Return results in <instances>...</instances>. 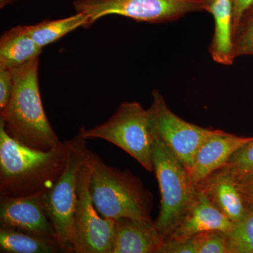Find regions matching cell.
I'll list each match as a JSON object with an SVG mask.
<instances>
[{
	"label": "cell",
	"instance_id": "cell-11",
	"mask_svg": "<svg viewBox=\"0 0 253 253\" xmlns=\"http://www.w3.org/2000/svg\"><path fill=\"white\" fill-rule=\"evenodd\" d=\"M253 137H243L221 130H215L200 147L190 168V179L195 186L212 173L225 166L237 150L252 141Z\"/></svg>",
	"mask_w": 253,
	"mask_h": 253
},
{
	"label": "cell",
	"instance_id": "cell-15",
	"mask_svg": "<svg viewBox=\"0 0 253 253\" xmlns=\"http://www.w3.org/2000/svg\"><path fill=\"white\" fill-rule=\"evenodd\" d=\"M206 11L214 18V31L210 46L213 60L219 64H232L236 59L234 51L233 5L231 0H214Z\"/></svg>",
	"mask_w": 253,
	"mask_h": 253
},
{
	"label": "cell",
	"instance_id": "cell-27",
	"mask_svg": "<svg viewBox=\"0 0 253 253\" xmlns=\"http://www.w3.org/2000/svg\"><path fill=\"white\" fill-rule=\"evenodd\" d=\"M16 1H17V0H0V8L2 9V8H4L5 6H8V5L16 2Z\"/></svg>",
	"mask_w": 253,
	"mask_h": 253
},
{
	"label": "cell",
	"instance_id": "cell-3",
	"mask_svg": "<svg viewBox=\"0 0 253 253\" xmlns=\"http://www.w3.org/2000/svg\"><path fill=\"white\" fill-rule=\"evenodd\" d=\"M89 156V190L101 217L115 220L121 217L151 219V194L144 189L140 179L129 171L107 166L91 151Z\"/></svg>",
	"mask_w": 253,
	"mask_h": 253
},
{
	"label": "cell",
	"instance_id": "cell-13",
	"mask_svg": "<svg viewBox=\"0 0 253 253\" xmlns=\"http://www.w3.org/2000/svg\"><path fill=\"white\" fill-rule=\"evenodd\" d=\"M163 240L151 219L119 218L115 221L113 253H156Z\"/></svg>",
	"mask_w": 253,
	"mask_h": 253
},
{
	"label": "cell",
	"instance_id": "cell-5",
	"mask_svg": "<svg viewBox=\"0 0 253 253\" xmlns=\"http://www.w3.org/2000/svg\"><path fill=\"white\" fill-rule=\"evenodd\" d=\"M153 163L161 196V209L155 224L165 239L191 206L196 186L179 158L162 141L155 137Z\"/></svg>",
	"mask_w": 253,
	"mask_h": 253
},
{
	"label": "cell",
	"instance_id": "cell-25",
	"mask_svg": "<svg viewBox=\"0 0 253 253\" xmlns=\"http://www.w3.org/2000/svg\"><path fill=\"white\" fill-rule=\"evenodd\" d=\"M236 184L246 204L253 206V173L236 178Z\"/></svg>",
	"mask_w": 253,
	"mask_h": 253
},
{
	"label": "cell",
	"instance_id": "cell-18",
	"mask_svg": "<svg viewBox=\"0 0 253 253\" xmlns=\"http://www.w3.org/2000/svg\"><path fill=\"white\" fill-rule=\"evenodd\" d=\"M0 252L6 253H64L59 244L7 228H0Z\"/></svg>",
	"mask_w": 253,
	"mask_h": 253
},
{
	"label": "cell",
	"instance_id": "cell-14",
	"mask_svg": "<svg viewBox=\"0 0 253 253\" xmlns=\"http://www.w3.org/2000/svg\"><path fill=\"white\" fill-rule=\"evenodd\" d=\"M196 187L233 223L241 220L246 214L249 205L236 186L235 176L229 171L218 169Z\"/></svg>",
	"mask_w": 253,
	"mask_h": 253
},
{
	"label": "cell",
	"instance_id": "cell-26",
	"mask_svg": "<svg viewBox=\"0 0 253 253\" xmlns=\"http://www.w3.org/2000/svg\"><path fill=\"white\" fill-rule=\"evenodd\" d=\"M233 5V31L236 29L241 18L253 6V0H231Z\"/></svg>",
	"mask_w": 253,
	"mask_h": 253
},
{
	"label": "cell",
	"instance_id": "cell-4",
	"mask_svg": "<svg viewBox=\"0 0 253 253\" xmlns=\"http://www.w3.org/2000/svg\"><path fill=\"white\" fill-rule=\"evenodd\" d=\"M79 132L84 139H101L116 145L134 158L149 172H154V136L147 109L138 102H124L102 124Z\"/></svg>",
	"mask_w": 253,
	"mask_h": 253
},
{
	"label": "cell",
	"instance_id": "cell-21",
	"mask_svg": "<svg viewBox=\"0 0 253 253\" xmlns=\"http://www.w3.org/2000/svg\"><path fill=\"white\" fill-rule=\"evenodd\" d=\"M191 239L196 253H229L227 234L224 231H206Z\"/></svg>",
	"mask_w": 253,
	"mask_h": 253
},
{
	"label": "cell",
	"instance_id": "cell-28",
	"mask_svg": "<svg viewBox=\"0 0 253 253\" xmlns=\"http://www.w3.org/2000/svg\"><path fill=\"white\" fill-rule=\"evenodd\" d=\"M214 1V0H206V4H207V6L208 4H211V2H212V1ZM207 8V7H206Z\"/></svg>",
	"mask_w": 253,
	"mask_h": 253
},
{
	"label": "cell",
	"instance_id": "cell-23",
	"mask_svg": "<svg viewBox=\"0 0 253 253\" xmlns=\"http://www.w3.org/2000/svg\"><path fill=\"white\" fill-rule=\"evenodd\" d=\"M14 90V80L9 68L0 66V111L9 104Z\"/></svg>",
	"mask_w": 253,
	"mask_h": 253
},
{
	"label": "cell",
	"instance_id": "cell-9",
	"mask_svg": "<svg viewBox=\"0 0 253 253\" xmlns=\"http://www.w3.org/2000/svg\"><path fill=\"white\" fill-rule=\"evenodd\" d=\"M153 101L147 109L155 138L162 141L189 170L198 151L215 130L191 124L168 108L162 94L153 91Z\"/></svg>",
	"mask_w": 253,
	"mask_h": 253
},
{
	"label": "cell",
	"instance_id": "cell-7",
	"mask_svg": "<svg viewBox=\"0 0 253 253\" xmlns=\"http://www.w3.org/2000/svg\"><path fill=\"white\" fill-rule=\"evenodd\" d=\"M76 12L90 17L93 23L109 15H118L137 22H171L185 15L206 11V0H76Z\"/></svg>",
	"mask_w": 253,
	"mask_h": 253
},
{
	"label": "cell",
	"instance_id": "cell-17",
	"mask_svg": "<svg viewBox=\"0 0 253 253\" xmlns=\"http://www.w3.org/2000/svg\"><path fill=\"white\" fill-rule=\"evenodd\" d=\"M93 23L88 15L76 12L69 17L44 20L37 24L26 26V29L36 44L43 48L78 28H89Z\"/></svg>",
	"mask_w": 253,
	"mask_h": 253
},
{
	"label": "cell",
	"instance_id": "cell-8",
	"mask_svg": "<svg viewBox=\"0 0 253 253\" xmlns=\"http://www.w3.org/2000/svg\"><path fill=\"white\" fill-rule=\"evenodd\" d=\"M90 150L78 174V199L73 220V253H113L115 219L101 217L91 199Z\"/></svg>",
	"mask_w": 253,
	"mask_h": 253
},
{
	"label": "cell",
	"instance_id": "cell-24",
	"mask_svg": "<svg viewBox=\"0 0 253 253\" xmlns=\"http://www.w3.org/2000/svg\"><path fill=\"white\" fill-rule=\"evenodd\" d=\"M156 253H196L192 239L176 240L166 238Z\"/></svg>",
	"mask_w": 253,
	"mask_h": 253
},
{
	"label": "cell",
	"instance_id": "cell-20",
	"mask_svg": "<svg viewBox=\"0 0 253 253\" xmlns=\"http://www.w3.org/2000/svg\"><path fill=\"white\" fill-rule=\"evenodd\" d=\"M236 58L253 55V6L245 13L234 31Z\"/></svg>",
	"mask_w": 253,
	"mask_h": 253
},
{
	"label": "cell",
	"instance_id": "cell-1",
	"mask_svg": "<svg viewBox=\"0 0 253 253\" xmlns=\"http://www.w3.org/2000/svg\"><path fill=\"white\" fill-rule=\"evenodd\" d=\"M68 153V140L49 151L33 149L11 138L0 123V196L44 194L64 169Z\"/></svg>",
	"mask_w": 253,
	"mask_h": 253
},
{
	"label": "cell",
	"instance_id": "cell-22",
	"mask_svg": "<svg viewBox=\"0 0 253 253\" xmlns=\"http://www.w3.org/2000/svg\"><path fill=\"white\" fill-rule=\"evenodd\" d=\"M235 178L249 175L253 173V139L236 151L224 167Z\"/></svg>",
	"mask_w": 253,
	"mask_h": 253
},
{
	"label": "cell",
	"instance_id": "cell-10",
	"mask_svg": "<svg viewBox=\"0 0 253 253\" xmlns=\"http://www.w3.org/2000/svg\"><path fill=\"white\" fill-rule=\"evenodd\" d=\"M0 225L58 244L54 227L46 213L44 194L1 198Z\"/></svg>",
	"mask_w": 253,
	"mask_h": 253
},
{
	"label": "cell",
	"instance_id": "cell-19",
	"mask_svg": "<svg viewBox=\"0 0 253 253\" xmlns=\"http://www.w3.org/2000/svg\"><path fill=\"white\" fill-rule=\"evenodd\" d=\"M249 205V204H248ZM229 253H253V206L227 234Z\"/></svg>",
	"mask_w": 253,
	"mask_h": 253
},
{
	"label": "cell",
	"instance_id": "cell-16",
	"mask_svg": "<svg viewBox=\"0 0 253 253\" xmlns=\"http://www.w3.org/2000/svg\"><path fill=\"white\" fill-rule=\"evenodd\" d=\"M42 48L32 39L26 26H18L5 32L0 38V66L19 67L40 57Z\"/></svg>",
	"mask_w": 253,
	"mask_h": 253
},
{
	"label": "cell",
	"instance_id": "cell-12",
	"mask_svg": "<svg viewBox=\"0 0 253 253\" xmlns=\"http://www.w3.org/2000/svg\"><path fill=\"white\" fill-rule=\"evenodd\" d=\"M233 225L234 223L210 201L201 190L196 187V195L191 206L174 230L166 238L189 240L199 233L210 230L222 231L228 234Z\"/></svg>",
	"mask_w": 253,
	"mask_h": 253
},
{
	"label": "cell",
	"instance_id": "cell-6",
	"mask_svg": "<svg viewBox=\"0 0 253 253\" xmlns=\"http://www.w3.org/2000/svg\"><path fill=\"white\" fill-rule=\"evenodd\" d=\"M68 141L67 161L54 186L44 194V205L64 253H73V220L78 199V174L89 149L81 133Z\"/></svg>",
	"mask_w": 253,
	"mask_h": 253
},
{
	"label": "cell",
	"instance_id": "cell-2",
	"mask_svg": "<svg viewBox=\"0 0 253 253\" xmlns=\"http://www.w3.org/2000/svg\"><path fill=\"white\" fill-rule=\"evenodd\" d=\"M14 90L0 111V123L11 138L33 149L49 151L62 142L49 122L40 92L39 57L11 68Z\"/></svg>",
	"mask_w": 253,
	"mask_h": 253
}]
</instances>
